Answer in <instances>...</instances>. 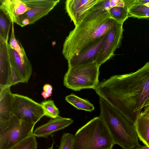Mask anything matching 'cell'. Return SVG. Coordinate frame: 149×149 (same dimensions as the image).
<instances>
[{
  "label": "cell",
  "mask_w": 149,
  "mask_h": 149,
  "mask_svg": "<svg viewBox=\"0 0 149 149\" xmlns=\"http://www.w3.org/2000/svg\"><path fill=\"white\" fill-rule=\"evenodd\" d=\"M94 90L134 125L149 98V62L134 72L111 77Z\"/></svg>",
  "instance_id": "obj_1"
},
{
  "label": "cell",
  "mask_w": 149,
  "mask_h": 149,
  "mask_svg": "<svg viewBox=\"0 0 149 149\" xmlns=\"http://www.w3.org/2000/svg\"><path fill=\"white\" fill-rule=\"evenodd\" d=\"M96 5L66 38L62 53L68 61L106 34L111 28L114 20L110 17L108 11Z\"/></svg>",
  "instance_id": "obj_2"
},
{
  "label": "cell",
  "mask_w": 149,
  "mask_h": 149,
  "mask_svg": "<svg viewBox=\"0 0 149 149\" xmlns=\"http://www.w3.org/2000/svg\"><path fill=\"white\" fill-rule=\"evenodd\" d=\"M100 97L99 117L107 127L114 144L123 149H134L139 146L134 125L107 101Z\"/></svg>",
  "instance_id": "obj_3"
},
{
  "label": "cell",
  "mask_w": 149,
  "mask_h": 149,
  "mask_svg": "<svg viewBox=\"0 0 149 149\" xmlns=\"http://www.w3.org/2000/svg\"><path fill=\"white\" fill-rule=\"evenodd\" d=\"M114 145L104 123L99 116L96 117L77 130L73 149H112Z\"/></svg>",
  "instance_id": "obj_4"
},
{
  "label": "cell",
  "mask_w": 149,
  "mask_h": 149,
  "mask_svg": "<svg viewBox=\"0 0 149 149\" xmlns=\"http://www.w3.org/2000/svg\"><path fill=\"white\" fill-rule=\"evenodd\" d=\"M99 66L93 62L68 67L64 77V85L74 91L84 89H95L99 83Z\"/></svg>",
  "instance_id": "obj_5"
},
{
  "label": "cell",
  "mask_w": 149,
  "mask_h": 149,
  "mask_svg": "<svg viewBox=\"0 0 149 149\" xmlns=\"http://www.w3.org/2000/svg\"><path fill=\"white\" fill-rule=\"evenodd\" d=\"M35 124L12 114L9 126L0 132V149H10L32 134Z\"/></svg>",
  "instance_id": "obj_6"
},
{
  "label": "cell",
  "mask_w": 149,
  "mask_h": 149,
  "mask_svg": "<svg viewBox=\"0 0 149 149\" xmlns=\"http://www.w3.org/2000/svg\"><path fill=\"white\" fill-rule=\"evenodd\" d=\"M12 114L19 119L35 124L45 116L40 104L29 97L13 94Z\"/></svg>",
  "instance_id": "obj_7"
},
{
  "label": "cell",
  "mask_w": 149,
  "mask_h": 149,
  "mask_svg": "<svg viewBox=\"0 0 149 149\" xmlns=\"http://www.w3.org/2000/svg\"><path fill=\"white\" fill-rule=\"evenodd\" d=\"M29 9L18 19L16 24L21 27L35 23L47 15L59 0H26Z\"/></svg>",
  "instance_id": "obj_8"
},
{
  "label": "cell",
  "mask_w": 149,
  "mask_h": 149,
  "mask_svg": "<svg viewBox=\"0 0 149 149\" xmlns=\"http://www.w3.org/2000/svg\"><path fill=\"white\" fill-rule=\"evenodd\" d=\"M123 24L114 20L95 62L99 66L112 57L116 49L120 47L123 31Z\"/></svg>",
  "instance_id": "obj_9"
},
{
  "label": "cell",
  "mask_w": 149,
  "mask_h": 149,
  "mask_svg": "<svg viewBox=\"0 0 149 149\" xmlns=\"http://www.w3.org/2000/svg\"><path fill=\"white\" fill-rule=\"evenodd\" d=\"M99 0H67L65 9L75 26L99 2Z\"/></svg>",
  "instance_id": "obj_10"
},
{
  "label": "cell",
  "mask_w": 149,
  "mask_h": 149,
  "mask_svg": "<svg viewBox=\"0 0 149 149\" xmlns=\"http://www.w3.org/2000/svg\"><path fill=\"white\" fill-rule=\"evenodd\" d=\"M107 33L78 54L71 58L68 61V67L79 66L95 62L105 41Z\"/></svg>",
  "instance_id": "obj_11"
},
{
  "label": "cell",
  "mask_w": 149,
  "mask_h": 149,
  "mask_svg": "<svg viewBox=\"0 0 149 149\" xmlns=\"http://www.w3.org/2000/svg\"><path fill=\"white\" fill-rule=\"evenodd\" d=\"M10 87L0 88V132L9 126L12 115L13 97Z\"/></svg>",
  "instance_id": "obj_12"
},
{
  "label": "cell",
  "mask_w": 149,
  "mask_h": 149,
  "mask_svg": "<svg viewBox=\"0 0 149 149\" xmlns=\"http://www.w3.org/2000/svg\"><path fill=\"white\" fill-rule=\"evenodd\" d=\"M29 8L26 0H0V10L11 23H16L18 18Z\"/></svg>",
  "instance_id": "obj_13"
},
{
  "label": "cell",
  "mask_w": 149,
  "mask_h": 149,
  "mask_svg": "<svg viewBox=\"0 0 149 149\" xmlns=\"http://www.w3.org/2000/svg\"><path fill=\"white\" fill-rule=\"evenodd\" d=\"M9 56L10 63L23 83H28L32 72V65L26 57H20L15 51L8 46Z\"/></svg>",
  "instance_id": "obj_14"
},
{
  "label": "cell",
  "mask_w": 149,
  "mask_h": 149,
  "mask_svg": "<svg viewBox=\"0 0 149 149\" xmlns=\"http://www.w3.org/2000/svg\"><path fill=\"white\" fill-rule=\"evenodd\" d=\"M73 122L70 118L59 116L56 118H51L46 123L37 128L33 134L38 137L47 138L54 132L68 126Z\"/></svg>",
  "instance_id": "obj_15"
},
{
  "label": "cell",
  "mask_w": 149,
  "mask_h": 149,
  "mask_svg": "<svg viewBox=\"0 0 149 149\" xmlns=\"http://www.w3.org/2000/svg\"><path fill=\"white\" fill-rule=\"evenodd\" d=\"M8 44L0 41V88L10 87L12 66L8 54Z\"/></svg>",
  "instance_id": "obj_16"
},
{
  "label": "cell",
  "mask_w": 149,
  "mask_h": 149,
  "mask_svg": "<svg viewBox=\"0 0 149 149\" xmlns=\"http://www.w3.org/2000/svg\"><path fill=\"white\" fill-rule=\"evenodd\" d=\"M138 138L145 145L149 146V119L142 111L138 115L134 124Z\"/></svg>",
  "instance_id": "obj_17"
},
{
  "label": "cell",
  "mask_w": 149,
  "mask_h": 149,
  "mask_svg": "<svg viewBox=\"0 0 149 149\" xmlns=\"http://www.w3.org/2000/svg\"><path fill=\"white\" fill-rule=\"evenodd\" d=\"M65 100L78 109L92 111L94 110L93 105L89 101L72 94L65 97Z\"/></svg>",
  "instance_id": "obj_18"
},
{
  "label": "cell",
  "mask_w": 149,
  "mask_h": 149,
  "mask_svg": "<svg viewBox=\"0 0 149 149\" xmlns=\"http://www.w3.org/2000/svg\"><path fill=\"white\" fill-rule=\"evenodd\" d=\"M136 0H99L97 6L108 11L114 7H127L129 9L135 3Z\"/></svg>",
  "instance_id": "obj_19"
},
{
  "label": "cell",
  "mask_w": 149,
  "mask_h": 149,
  "mask_svg": "<svg viewBox=\"0 0 149 149\" xmlns=\"http://www.w3.org/2000/svg\"><path fill=\"white\" fill-rule=\"evenodd\" d=\"M129 9L127 7H114L111 8L108 11L111 18L123 24L129 17Z\"/></svg>",
  "instance_id": "obj_20"
},
{
  "label": "cell",
  "mask_w": 149,
  "mask_h": 149,
  "mask_svg": "<svg viewBox=\"0 0 149 149\" xmlns=\"http://www.w3.org/2000/svg\"><path fill=\"white\" fill-rule=\"evenodd\" d=\"M129 17L138 19L149 18V7L144 5L135 3L129 9Z\"/></svg>",
  "instance_id": "obj_21"
},
{
  "label": "cell",
  "mask_w": 149,
  "mask_h": 149,
  "mask_svg": "<svg viewBox=\"0 0 149 149\" xmlns=\"http://www.w3.org/2000/svg\"><path fill=\"white\" fill-rule=\"evenodd\" d=\"M40 104L45 116L51 118H55L59 116L58 109L55 105L53 100L51 99L44 100Z\"/></svg>",
  "instance_id": "obj_22"
},
{
  "label": "cell",
  "mask_w": 149,
  "mask_h": 149,
  "mask_svg": "<svg viewBox=\"0 0 149 149\" xmlns=\"http://www.w3.org/2000/svg\"><path fill=\"white\" fill-rule=\"evenodd\" d=\"M10 23L3 13L0 10V40L5 42H8L9 33Z\"/></svg>",
  "instance_id": "obj_23"
},
{
  "label": "cell",
  "mask_w": 149,
  "mask_h": 149,
  "mask_svg": "<svg viewBox=\"0 0 149 149\" xmlns=\"http://www.w3.org/2000/svg\"><path fill=\"white\" fill-rule=\"evenodd\" d=\"M36 136L33 134L22 141L10 149H37Z\"/></svg>",
  "instance_id": "obj_24"
},
{
  "label": "cell",
  "mask_w": 149,
  "mask_h": 149,
  "mask_svg": "<svg viewBox=\"0 0 149 149\" xmlns=\"http://www.w3.org/2000/svg\"><path fill=\"white\" fill-rule=\"evenodd\" d=\"M12 31L10 40L9 46L11 48L18 53L21 57L24 58L27 57L25 51L22 45L15 38L14 23H12Z\"/></svg>",
  "instance_id": "obj_25"
},
{
  "label": "cell",
  "mask_w": 149,
  "mask_h": 149,
  "mask_svg": "<svg viewBox=\"0 0 149 149\" xmlns=\"http://www.w3.org/2000/svg\"><path fill=\"white\" fill-rule=\"evenodd\" d=\"M74 135L69 133H64L61 137L58 149H73Z\"/></svg>",
  "instance_id": "obj_26"
},
{
  "label": "cell",
  "mask_w": 149,
  "mask_h": 149,
  "mask_svg": "<svg viewBox=\"0 0 149 149\" xmlns=\"http://www.w3.org/2000/svg\"><path fill=\"white\" fill-rule=\"evenodd\" d=\"M44 91L47 92H52L53 89L52 86L50 84H45L43 87Z\"/></svg>",
  "instance_id": "obj_27"
},
{
  "label": "cell",
  "mask_w": 149,
  "mask_h": 149,
  "mask_svg": "<svg viewBox=\"0 0 149 149\" xmlns=\"http://www.w3.org/2000/svg\"><path fill=\"white\" fill-rule=\"evenodd\" d=\"M52 92H47L43 91L42 92L41 95L44 99L46 100L47 98L52 96Z\"/></svg>",
  "instance_id": "obj_28"
},
{
  "label": "cell",
  "mask_w": 149,
  "mask_h": 149,
  "mask_svg": "<svg viewBox=\"0 0 149 149\" xmlns=\"http://www.w3.org/2000/svg\"><path fill=\"white\" fill-rule=\"evenodd\" d=\"M149 3V0H136L135 3L144 5Z\"/></svg>",
  "instance_id": "obj_29"
},
{
  "label": "cell",
  "mask_w": 149,
  "mask_h": 149,
  "mask_svg": "<svg viewBox=\"0 0 149 149\" xmlns=\"http://www.w3.org/2000/svg\"><path fill=\"white\" fill-rule=\"evenodd\" d=\"M134 149H149V146L146 145L141 146L140 145L139 146Z\"/></svg>",
  "instance_id": "obj_30"
},
{
  "label": "cell",
  "mask_w": 149,
  "mask_h": 149,
  "mask_svg": "<svg viewBox=\"0 0 149 149\" xmlns=\"http://www.w3.org/2000/svg\"><path fill=\"white\" fill-rule=\"evenodd\" d=\"M144 109L143 111H142L143 113L145 114L149 111V106L144 107Z\"/></svg>",
  "instance_id": "obj_31"
},
{
  "label": "cell",
  "mask_w": 149,
  "mask_h": 149,
  "mask_svg": "<svg viewBox=\"0 0 149 149\" xmlns=\"http://www.w3.org/2000/svg\"><path fill=\"white\" fill-rule=\"evenodd\" d=\"M149 106V98L148 99V100L146 101L145 104H144L143 106V108L144 107H147Z\"/></svg>",
  "instance_id": "obj_32"
},
{
  "label": "cell",
  "mask_w": 149,
  "mask_h": 149,
  "mask_svg": "<svg viewBox=\"0 0 149 149\" xmlns=\"http://www.w3.org/2000/svg\"><path fill=\"white\" fill-rule=\"evenodd\" d=\"M144 115L146 118L149 119V111Z\"/></svg>",
  "instance_id": "obj_33"
},
{
  "label": "cell",
  "mask_w": 149,
  "mask_h": 149,
  "mask_svg": "<svg viewBox=\"0 0 149 149\" xmlns=\"http://www.w3.org/2000/svg\"><path fill=\"white\" fill-rule=\"evenodd\" d=\"M54 144V143H53L52 144V145L49 148H48L47 149H53V144Z\"/></svg>",
  "instance_id": "obj_34"
},
{
  "label": "cell",
  "mask_w": 149,
  "mask_h": 149,
  "mask_svg": "<svg viewBox=\"0 0 149 149\" xmlns=\"http://www.w3.org/2000/svg\"><path fill=\"white\" fill-rule=\"evenodd\" d=\"M144 5L149 7V3H148Z\"/></svg>",
  "instance_id": "obj_35"
}]
</instances>
